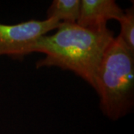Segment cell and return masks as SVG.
I'll use <instances>...</instances> for the list:
<instances>
[{"mask_svg":"<svg viewBox=\"0 0 134 134\" xmlns=\"http://www.w3.org/2000/svg\"><path fill=\"white\" fill-rule=\"evenodd\" d=\"M121 31L119 35L121 40L134 53V7L133 5L124 11V15L119 21Z\"/></svg>","mask_w":134,"mask_h":134,"instance_id":"cell-6","label":"cell"},{"mask_svg":"<svg viewBox=\"0 0 134 134\" xmlns=\"http://www.w3.org/2000/svg\"><path fill=\"white\" fill-rule=\"evenodd\" d=\"M124 11L113 0H81L77 24L83 28L104 26L111 19L119 22L123 16Z\"/></svg>","mask_w":134,"mask_h":134,"instance_id":"cell-4","label":"cell"},{"mask_svg":"<svg viewBox=\"0 0 134 134\" xmlns=\"http://www.w3.org/2000/svg\"><path fill=\"white\" fill-rule=\"evenodd\" d=\"M61 23L54 18L30 19L18 24L0 23V56L21 60L38 39L54 31Z\"/></svg>","mask_w":134,"mask_h":134,"instance_id":"cell-3","label":"cell"},{"mask_svg":"<svg viewBox=\"0 0 134 134\" xmlns=\"http://www.w3.org/2000/svg\"><path fill=\"white\" fill-rule=\"evenodd\" d=\"M81 9V0H54L47 10V17L61 23H77Z\"/></svg>","mask_w":134,"mask_h":134,"instance_id":"cell-5","label":"cell"},{"mask_svg":"<svg viewBox=\"0 0 134 134\" xmlns=\"http://www.w3.org/2000/svg\"><path fill=\"white\" fill-rule=\"evenodd\" d=\"M96 92L103 114L113 121L125 117L134 106V53L119 37L106 50L97 77Z\"/></svg>","mask_w":134,"mask_h":134,"instance_id":"cell-2","label":"cell"},{"mask_svg":"<svg viewBox=\"0 0 134 134\" xmlns=\"http://www.w3.org/2000/svg\"><path fill=\"white\" fill-rule=\"evenodd\" d=\"M114 37L107 25L83 28L77 23H60L55 33L41 37L27 53L45 54L36 62L37 69L54 66L70 71L96 90L102 59Z\"/></svg>","mask_w":134,"mask_h":134,"instance_id":"cell-1","label":"cell"}]
</instances>
